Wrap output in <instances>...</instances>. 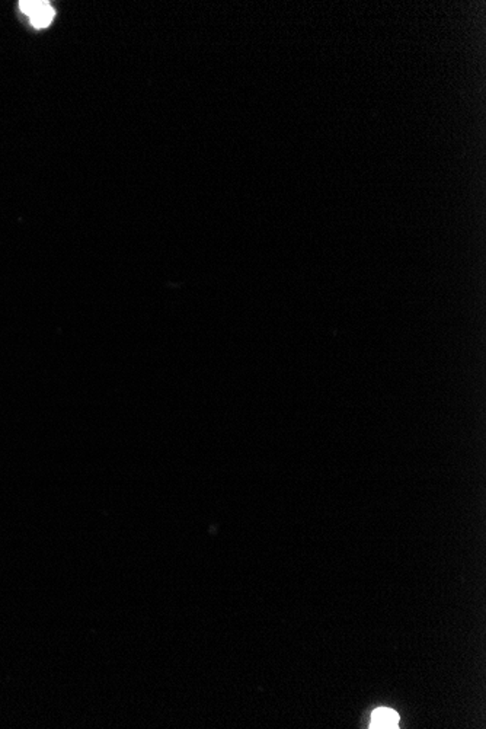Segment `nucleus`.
<instances>
[{
	"label": "nucleus",
	"mask_w": 486,
	"mask_h": 729,
	"mask_svg": "<svg viewBox=\"0 0 486 729\" xmlns=\"http://www.w3.org/2000/svg\"><path fill=\"white\" fill-rule=\"evenodd\" d=\"M47 4L48 2H44V0H22V2H20V8L25 15L31 16Z\"/></svg>",
	"instance_id": "3"
},
{
	"label": "nucleus",
	"mask_w": 486,
	"mask_h": 729,
	"mask_svg": "<svg viewBox=\"0 0 486 729\" xmlns=\"http://www.w3.org/2000/svg\"><path fill=\"white\" fill-rule=\"evenodd\" d=\"M371 726L370 728H398L399 725V715L395 710L380 707L376 709L371 715Z\"/></svg>",
	"instance_id": "1"
},
{
	"label": "nucleus",
	"mask_w": 486,
	"mask_h": 729,
	"mask_svg": "<svg viewBox=\"0 0 486 729\" xmlns=\"http://www.w3.org/2000/svg\"><path fill=\"white\" fill-rule=\"evenodd\" d=\"M54 15H55L54 9L50 6V4H47V5H44L41 9H39V11H36L35 13H32V15L29 16L31 25H32L34 28H39V29H40V28H47V27L51 24Z\"/></svg>",
	"instance_id": "2"
}]
</instances>
